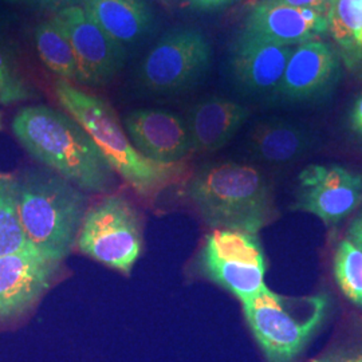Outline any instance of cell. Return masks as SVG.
<instances>
[{
	"label": "cell",
	"instance_id": "6da1fadb",
	"mask_svg": "<svg viewBox=\"0 0 362 362\" xmlns=\"http://www.w3.org/2000/svg\"><path fill=\"white\" fill-rule=\"evenodd\" d=\"M11 130L28 155L81 191L105 194L116 185L115 170L66 112L47 105L25 106L13 116Z\"/></svg>",
	"mask_w": 362,
	"mask_h": 362
},
{
	"label": "cell",
	"instance_id": "7a4b0ae2",
	"mask_svg": "<svg viewBox=\"0 0 362 362\" xmlns=\"http://www.w3.org/2000/svg\"><path fill=\"white\" fill-rule=\"evenodd\" d=\"M187 194L214 230L258 235L278 215L272 180L252 163H207L189 177Z\"/></svg>",
	"mask_w": 362,
	"mask_h": 362
},
{
	"label": "cell",
	"instance_id": "3957f363",
	"mask_svg": "<svg viewBox=\"0 0 362 362\" xmlns=\"http://www.w3.org/2000/svg\"><path fill=\"white\" fill-rule=\"evenodd\" d=\"M54 95L64 112L88 132L115 173L140 196L156 197L185 175L184 163L165 165L141 155L130 141L116 110L104 98L59 78L54 81Z\"/></svg>",
	"mask_w": 362,
	"mask_h": 362
},
{
	"label": "cell",
	"instance_id": "277c9868",
	"mask_svg": "<svg viewBox=\"0 0 362 362\" xmlns=\"http://www.w3.org/2000/svg\"><path fill=\"white\" fill-rule=\"evenodd\" d=\"M13 181L27 245L62 263L77 243L88 209L86 196L47 168L25 169L13 175Z\"/></svg>",
	"mask_w": 362,
	"mask_h": 362
},
{
	"label": "cell",
	"instance_id": "5b68a950",
	"mask_svg": "<svg viewBox=\"0 0 362 362\" xmlns=\"http://www.w3.org/2000/svg\"><path fill=\"white\" fill-rule=\"evenodd\" d=\"M252 336L267 362H294L329 317L327 294L285 297L264 286L242 302Z\"/></svg>",
	"mask_w": 362,
	"mask_h": 362
},
{
	"label": "cell",
	"instance_id": "8992f818",
	"mask_svg": "<svg viewBox=\"0 0 362 362\" xmlns=\"http://www.w3.org/2000/svg\"><path fill=\"white\" fill-rule=\"evenodd\" d=\"M212 59V45L200 28L172 27L145 52L137 81L144 90L156 95H179L206 79Z\"/></svg>",
	"mask_w": 362,
	"mask_h": 362
},
{
	"label": "cell",
	"instance_id": "52a82bcc",
	"mask_svg": "<svg viewBox=\"0 0 362 362\" xmlns=\"http://www.w3.org/2000/svg\"><path fill=\"white\" fill-rule=\"evenodd\" d=\"M143 246L141 218L127 197L109 194L86 209L76 243L83 255L130 274Z\"/></svg>",
	"mask_w": 362,
	"mask_h": 362
},
{
	"label": "cell",
	"instance_id": "ba28073f",
	"mask_svg": "<svg viewBox=\"0 0 362 362\" xmlns=\"http://www.w3.org/2000/svg\"><path fill=\"white\" fill-rule=\"evenodd\" d=\"M197 262L207 279L240 302L257 296L266 286V259L255 233L214 230L206 236Z\"/></svg>",
	"mask_w": 362,
	"mask_h": 362
},
{
	"label": "cell",
	"instance_id": "9c48e42d",
	"mask_svg": "<svg viewBox=\"0 0 362 362\" xmlns=\"http://www.w3.org/2000/svg\"><path fill=\"white\" fill-rule=\"evenodd\" d=\"M341 55L332 42L311 40L294 47L272 105L322 103L344 77Z\"/></svg>",
	"mask_w": 362,
	"mask_h": 362
},
{
	"label": "cell",
	"instance_id": "30bf717a",
	"mask_svg": "<svg viewBox=\"0 0 362 362\" xmlns=\"http://www.w3.org/2000/svg\"><path fill=\"white\" fill-rule=\"evenodd\" d=\"M52 21L71 45L77 62V83L101 88L124 69L128 52L103 31L81 6L57 11Z\"/></svg>",
	"mask_w": 362,
	"mask_h": 362
},
{
	"label": "cell",
	"instance_id": "8fae6325",
	"mask_svg": "<svg viewBox=\"0 0 362 362\" xmlns=\"http://www.w3.org/2000/svg\"><path fill=\"white\" fill-rule=\"evenodd\" d=\"M361 202V173L337 164H313L298 176L293 209L313 214L326 226H333L348 218Z\"/></svg>",
	"mask_w": 362,
	"mask_h": 362
},
{
	"label": "cell",
	"instance_id": "7c38bea8",
	"mask_svg": "<svg viewBox=\"0 0 362 362\" xmlns=\"http://www.w3.org/2000/svg\"><path fill=\"white\" fill-rule=\"evenodd\" d=\"M61 264L30 247L0 257V327L21 320L37 306Z\"/></svg>",
	"mask_w": 362,
	"mask_h": 362
},
{
	"label": "cell",
	"instance_id": "4fadbf2b",
	"mask_svg": "<svg viewBox=\"0 0 362 362\" xmlns=\"http://www.w3.org/2000/svg\"><path fill=\"white\" fill-rule=\"evenodd\" d=\"M293 50L240 30L228 50V69L236 90L250 100L272 105Z\"/></svg>",
	"mask_w": 362,
	"mask_h": 362
},
{
	"label": "cell",
	"instance_id": "5bb4252c",
	"mask_svg": "<svg viewBox=\"0 0 362 362\" xmlns=\"http://www.w3.org/2000/svg\"><path fill=\"white\" fill-rule=\"evenodd\" d=\"M124 128L134 148L158 164H180L194 153L185 118L172 110H132L124 117Z\"/></svg>",
	"mask_w": 362,
	"mask_h": 362
},
{
	"label": "cell",
	"instance_id": "9a60e30c",
	"mask_svg": "<svg viewBox=\"0 0 362 362\" xmlns=\"http://www.w3.org/2000/svg\"><path fill=\"white\" fill-rule=\"evenodd\" d=\"M318 134L302 121L285 117L262 118L251 125L243 140L245 155L266 165H288L310 155Z\"/></svg>",
	"mask_w": 362,
	"mask_h": 362
},
{
	"label": "cell",
	"instance_id": "2e32d148",
	"mask_svg": "<svg viewBox=\"0 0 362 362\" xmlns=\"http://www.w3.org/2000/svg\"><path fill=\"white\" fill-rule=\"evenodd\" d=\"M242 30L274 45L297 47L324 39L327 18L310 10L259 0L247 13Z\"/></svg>",
	"mask_w": 362,
	"mask_h": 362
},
{
	"label": "cell",
	"instance_id": "e0dca14e",
	"mask_svg": "<svg viewBox=\"0 0 362 362\" xmlns=\"http://www.w3.org/2000/svg\"><path fill=\"white\" fill-rule=\"evenodd\" d=\"M251 110L235 100L208 95L194 103L187 116L192 148L196 153H215L233 141L245 127Z\"/></svg>",
	"mask_w": 362,
	"mask_h": 362
},
{
	"label": "cell",
	"instance_id": "ac0fdd59",
	"mask_svg": "<svg viewBox=\"0 0 362 362\" xmlns=\"http://www.w3.org/2000/svg\"><path fill=\"white\" fill-rule=\"evenodd\" d=\"M81 7L127 52L140 46L155 30V13L146 0H83Z\"/></svg>",
	"mask_w": 362,
	"mask_h": 362
},
{
	"label": "cell",
	"instance_id": "d6986e66",
	"mask_svg": "<svg viewBox=\"0 0 362 362\" xmlns=\"http://www.w3.org/2000/svg\"><path fill=\"white\" fill-rule=\"evenodd\" d=\"M326 18L344 67L362 81V0H334Z\"/></svg>",
	"mask_w": 362,
	"mask_h": 362
},
{
	"label": "cell",
	"instance_id": "ffe728a7",
	"mask_svg": "<svg viewBox=\"0 0 362 362\" xmlns=\"http://www.w3.org/2000/svg\"><path fill=\"white\" fill-rule=\"evenodd\" d=\"M34 43L42 64L54 76L71 83L78 82L77 62L69 39L52 19L34 30Z\"/></svg>",
	"mask_w": 362,
	"mask_h": 362
},
{
	"label": "cell",
	"instance_id": "44dd1931",
	"mask_svg": "<svg viewBox=\"0 0 362 362\" xmlns=\"http://www.w3.org/2000/svg\"><path fill=\"white\" fill-rule=\"evenodd\" d=\"M27 247L18 215L13 175L0 170V257Z\"/></svg>",
	"mask_w": 362,
	"mask_h": 362
},
{
	"label": "cell",
	"instance_id": "7402d4cb",
	"mask_svg": "<svg viewBox=\"0 0 362 362\" xmlns=\"http://www.w3.org/2000/svg\"><path fill=\"white\" fill-rule=\"evenodd\" d=\"M334 278L345 297L362 308V248L344 239L334 255Z\"/></svg>",
	"mask_w": 362,
	"mask_h": 362
},
{
	"label": "cell",
	"instance_id": "603a6c76",
	"mask_svg": "<svg viewBox=\"0 0 362 362\" xmlns=\"http://www.w3.org/2000/svg\"><path fill=\"white\" fill-rule=\"evenodd\" d=\"M35 97L33 88L22 77L8 52L0 45V105L26 103Z\"/></svg>",
	"mask_w": 362,
	"mask_h": 362
},
{
	"label": "cell",
	"instance_id": "cb8c5ba5",
	"mask_svg": "<svg viewBox=\"0 0 362 362\" xmlns=\"http://www.w3.org/2000/svg\"><path fill=\"white\" fill-rule=\"evenodd\" d=\"M189 8L197 13H219L243 0H182Z\"/></svg>",
	"mask_w": 362,
	"mask_h": 362
},
{
	"label": "cell",
	"instance_id": "d4e9b609",
	"mask_svg": "<svg viewBox=\"0 0 362 362\" xmlns=\"http://www.w3.org/2000/svg\"><path fill=\"white\" fill-rule=\"evenodd\" d=\"M267 1L281 3V4H286V6H290V7H297V8H303V10H310L314 13L327 16V13L330 11L334 0H267Z\"/></svg>",
	"mask_w": 362,
	"mask_h": 362
},
{
	"label": "cell",
	"instance_id": "484cf974",
	"mask_svg": "<svg viewBox=\"0 0 362 362\" xmlns=\"http://www.w3.org/2000/svg\"><path fill=\"white\" fill-rule=\"evenodd\" d=\"M348 125L351 133L362 140V93L354 98L353 104L350 106Z\"/></svg>",
	"mask_w": 362,
	"mask_h": 362
},
{
	"label": "cell",
	"instance_id": "4316f807",
	"mask_svg": "<svg viewBox=\"0 0 362 362\" xmlns=\"http://www.w3.org/2000/svg\"><path fill=\"white\" fill-rule=\"evenodd\" d=\"M311 362H362V349L333 351Z\"/></svg>",
	"mask_w": 362,
	"mask_h": 362
},
{
	"label": "cell",
	"instance_id": "83f0119b",
	"mask_svg": "<svg viewBox=\"0 0 362 362\" xmlns=\"http://www.w3.org/2000/svg\"><path fill=\"white\" fill-rule=\"evenodd\" d=\"M35 1L40 7L52 10V11H59L66 7H71V6H81V3L83 0H31Z\"/></svg>",
	"mask_w": 362,
	"mask_h": 362
},
{
	"label": "cell",
	"instance_id": "f1b7e54d",
	"mask_svg": "<svg viewBox=\"0 0 362 362\" xmlns=\"http://www.w3.org/2000/svg\"><path fill=\"white\" fill-rule=\"evenodd\" d=\"M346 238L351 243L362 248V209L361 212L357 215V218L351 221Z\"/></svg>",
	"mask_w": 362,
	"mask_h": 362
},
{
	"label": "cell",
	"instance_id": "f546056e",
	"mask_svg": "<svg viewBox=\"0 0 362 362\" xmlns=\"http://www.w3.org/2000/svg\"><path fill=\"white\" fill-rule=\"evenodd\" d=\"M4 1H8V3H21V1H28V0H4Z\"/></svg>",
	"mask_w": 362,
	"mask_h": 362
},
{
	"label": "cell",
	"instance_id": "4dcf8cb0",
	"mask_svg": "<svg viewBox=\"0 0 362 362\" xmlns=\"http://www.w3.org/2000/svg\"><path fill=\"white\" fill-rule=\"evenodd\" d=\"M3 128V124H1V110H0V130Z\"/></svg>",
	"mask_w": 362,
	"mask_h": 362
},
{
	"label": "cell",
	"instance_id": "1f68e13d",
	"mask_svg": "<svg viewBox=\"0 0 362 362\" xmlns=\"http://www.w3.org/2000/svg\"><path fill=\"white\" fill-rule=\"evenodd\" d=\"M160 1H163V3H168L169 0H160Z\"/></svg>",
	"mask_w": 362,
	"mask_h": 362
}]
</instances>
